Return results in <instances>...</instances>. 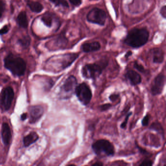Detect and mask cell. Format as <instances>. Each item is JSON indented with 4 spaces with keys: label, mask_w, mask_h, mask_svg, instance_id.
I'll use <instances>...</instances> for the list:
<instances>
[{
    "label": "cell",
    "mask_w": 166,
    "mask_h": 166,
    "mask_svg": "<svg viewBox=\"0 0 166 166\" xmlns=\"http://www.w3.org/2000/svg\"><path fill=\"white\" fill-rule=\"evenodd\" d=\"M166 77L165 75L160 73L153 80L151 86V93L153 96H157L161 94L165 86Z\"/></svg>",
    "instance_id": "9"
},
{
    "label": "cell",
    "mask_w": 166,
    "mask_h": 166,
    "mask_svg": "<svg viewBox=\"0 0 166 166\" xmlns=\"http://www.w3.org/2000/svg\"><path fill=\"white\" fill-rule=\"evenodd\" d=\"M27 6L30 7L31 10L36 13H40L43 10V7L40 2L28 1L27 3Z\"/></svg>",
    "instance_id": "16"
},
{
    "label": "cell",
    "mask_w": 166,
    "mask_h": 166,
    "mask_svg": "<svg viewBox=\"0 0 166 166\" xmlns=\"http://www.w3.org/2000/svg\"><path fill=\"white\" fill-rule=\"evenodd\" d=\"M151 129L152 130H155L157 132H159V133L162 136L164 135V132L163 127H162L161 125L158 122H155L153 123L151 127Z\"/></svg>",
    "instance_id": "20"
},
{
    "label": "cell",
    "mask_w": 166,
    "mask_h": 166,
    "mask_svg": "<svg viewBox=\"0 0 166 166\" xmlns=\"http://www.w3.org/2000/svg\"><path fill=\"white\" fill-rule=\"evenodd\" d=\"M49 1L51 2H53L56 6H61L63 7H69L68 2L66 0H49Z\"/></svg>",
    "instance_id": "21"
},
{
    "label": "cell",
    "mask_w": 166,
    "mask_h": 166,
    "mask_svg": "<svg viewBox=\"0 0 166 166\" xmlns=\"http://www.w3.org/2000/svg\"><path fill=\"white\" fill-rule=\"evenodd\" d=\"M2 138L4 145H9L11 139V132L10 128L7 123H3L2 127Z\"/></svg>",
    "instance_id": "12"
},
{
    "label": "cell",
    "mask_w": 166,
    "mask_h": 166,
    "mask_svg": "<svg viewBox=\"0 0 166 166\" xmlns=\"http://www.w3.org/2000/svg\"><path fill=\"white\" fill-rule=\"evenodd\" d=\"M90 1H97V0H90Z\"/></svg>",
    "instance_id": "35"
},
{
    "label": "cell",
    "mask_w": 166,
    "mask_h": 166,
    "mask_svg": "<svg viewBox=\"0 0 166 166\" xmlns=\"http://www.w3.org/2000/svg\"><path fill=\"white\" fill-rule=\"evenodd\" d=\"M132 113L131 112L129 113H128L127 115L126 116V117L125 118V121H123V122L122 123V124H121V128H122V129H125L126 127L128 121V120H129V117H130V116L132 115Z\"/></svg>",
    "instance_id": "24"
},
{
    "label": "cell",
    "mask_w": 166,
    "mask_h": 166,
    "mask_svg": "<svg viewBox=\"0 0 166 166\" xmlns=\"http://www.w3.org/2000/svg\"><path fill=\"white\" fill-rule=\"evenodd\" d=\"M39 139V136L35 132H32L30 134L25 136L23 139L24 146L26 147L30 146Z\"/></svg>",
    "instance_id": "14"
},
{
    "label": "cell",
    "mask_w": 166,
    "mask_h": 166,
    "mask_svg": "<svg viewBox=\"0 0 166 166\" xmlns=\"http://www.w3.org/2000/svg\"><path fill=\"white\" fill-rule=\"evenodd\" d=\"M133 67L135 69H136L137 70L140 72L141 73H144L145 72V69L144 67L142 65H140L137 62H135L133 65Z\"/></svg>",
    "instance_id": "22"
},
{
    "label": "cell",
    "mask_w": 166,
    "mask_h": 166,
    "mask_svg": "<svg viewBox=\"0 0 166 166\" xmlns=\"http://www.w3.org/2000/svg\"><path fill=\"white\" fill-rule=\"evenodd\" d=\"M18 43L24 48L29 47L31 42V38L30 36L26 35L23 37L21 39L18 40Z\"/></svg>",
    "instance_id": "18"
},
{
    "label": "cell",
    "mask_w": 166,
    "mask_h": 166,
    "mask_svg": "<svg viewBox=\"0 0 166 166\" xmlns=\"http://www.w3.org/2000/svg\"><path fill=\"white\" fill-rule=\"evenodd\" d=\"M107 65L108 61H101L97 63L87 64L82 67L81 74L85 78L95 80L101 76Z\"/></svg>",
    "instance_id": "3"
},
{
    "label": "cell",
    "mask_w": 166,
    "mask_h": 166,
    "mask_svg": "<svg viewBox=\"0 0 166 166\" xmlns=\"http://www.w3.org/2000/svg\"><path fill=\"white\" fill-rule=\"evenodd\" d=\"M42 21L46 26L50 27L52 24V18L51 15L49 13H46L45 15L42 16Z\"/></svg>",
    "instance_id": "19"
},
{
    "label": "cell",
    "mask_w": 166,
    "mask_h": 166,
    "mask_svg": "<svg viewBox=\"0 0 166 166\" xmlns=\"http://www.w3.org/2000/svg\"><path fill=\"white\" fill-rule=\"evenodd\" d=\"M119 97V94H113L112 95H110V97H109V99L111 101L114 102L116 100H117Z\"/></svg>",
    "instance_id": "29"
},
{
    "label": "cell",
    "mask_w": 166,
    "mask_h": 166,
    "mask_svg": "<svg viewBox=\"0 0 166 166\" xmlns=\"http://www.w3.org/2000/svg\"><path fill=\"white\" fill-rule=\"evenodd\" d=\"M93 166H102L103 165V164L101 162L95 163V164H93Z\"/></svg>",
    "instance_id": "34"
},
{
    "label": "cell",
    "mask_w": 166,
    "mask_h": 166,
    "mask_svg": "<svg viewBox=\"0 0 166 166\" xmlns=\"http://www.w3.org/2000/svg\"><path fill=\"white\" fill-rule=\"evenodd\" d=\"M87 19L89 22L103 26L106 19V14L102 10L94 8L87 14Z\"/></svg>",
    "instance_id": "8"
},
{
    "label": "cell",
    "mask_w": 166,
    "mask_h": 166,
    "mask_svg": "<svg viewBox=\"0 0 166 166\" xmlns=\"http://www.w3.org/2000/svg\"><path fill=\"white\" fill-rule=\"evenodd\" d=\"M5 10V4L3 2L0 1V19L2 16V14Z\"/></svg>",
    "instance_id": "27"
},
{
    "label": "cell",
    "mask_w": 166,
    "mask_h": 166,
    "mask_svg": "<svg viewBox=\"0 0 166 166\" xmlns=\"http://www.w3.org/2000/svg\"><path fill=\"white\" fill-rule=\"evenodd\" d=\"M94 153L97 156H110L115 154V148L112 143L106 139H100L92 145Z\"/></svg>",
    "instance_id": "4"
},
{
    "label": "cell",
    "mask_w": 166,
    "mask_h": 166,
    "mask_svg": "<svg viewBox=\"0 0 166 166\" xmlns=\"http://www.w3.org/2000/svg\"><path fill=\"white\" fill-rule=\"evenodd\" d=\"M77 85L76 77L74 76H69L65 81L61 87L60 97L63 99H68L75 93V89Z\"/></svg>",
    "instance_id": "6"
},
{
    "label": "cell",
    "mask_w": 166,
    "mask_h": 166,
    "mask_svg": "<svg viewBox=\"0 0 166 166\" xmlns=\"http://www.w3.org/2000/svg\"><path fill=\"white\" fill-rule=\"evenodd\" d=\"M21 118V119L22 121H25V120H26V118H27V115H26V113H23V114H22Z\"/></svg>",
    "instance_id": "32"
},
{
    "label": "cell",
    "mask_w": 166,
    "mask_h": 166,
    "mask_svg": "<svg viewBox=\"0 0 166 166\" xmlns=\"http://www.w3.org/2000/svg\"><path fill=\"white\" fill-rule=\"evenodd\" d=\"M150 116L147 114L143 117L142 121V125L143 126L145 127L148 126V122H149V121H150Z\"/></svg>",
    "instance_id": "23"
},
{
    "label": "cell",
    "mask_w": 166,
    "mask_h": 166,
    "mask_svg": "<svg viewBox=\"0 0 166 166\" xmlns=\"http://www.w3.org/2000/svg\"><path fill=\"white\" fill-rule=\"evenodd\" d=\"M153 162L150 159H145L140 164V166H152Z\"/></svg>",
    "instance_id": "25"
},
{
    "label": "cell",
    "mask_w": 166,
    "mask_h": 166,
    "mask_svg": "<svg viewBox=\"0 0 166 166\" xmlns=\"http://www.w3.org/2000/svg\"><path fill=\"white\" fill-rule=\"evenodd\" d=\"M82 49L83 52L86 53H89L91 52L98 51L101 48V45L97 42L85 43L82 45Z\"/></svg>",
    "instance_id": "13"
},
{
    "label": "cell",
    "mask_w": 166,
    "mask_h": 166,
    "mask_svg": "<svg viewBox=\"0 0 166 166\" xmlns=\"http://www.w3.org/2000/svg\"><path fill=\"white\" fill-rule=\"evenodd\" d=\"M132 54V52L131 51H129L126 54V55H125V57H127L128 58V57H129V56H131Z\"/></svg>",
    "instance_id": "33"
},
{
    "label": "cell",
    "mask_w": 166,
    "mask_h": 166,
    "mask_svg": "<svg viewBox=\"0 0 166 166\" xmlns=\"http://www.w3.org/2000/svg\"><path fill=\"white\" fill-rule=\"evenodd\" d=\"M160 14L163 17H164V18H166V6H164L163 7H162L160 10Z\"/></svg>",
    "instance_id": "31"
},
{
    "label": "cell",
    "mask_w": 166,
    "mask_h": 166,
    "mask_svg": "<svg viewBox=\"0 0 166 166\" xmlns=\"http://www.w3.org/2000/svg\"><path fill=\"white\" fill-rule=\"evenodd\" d=\"M43 113V108L40 105L33 106L30 107V123H35L42 117Z\"/></svg>",
    "instance_id": "10"
},
{
    "label": "cell",
    "mask_w": 166,
    "mask_h": 166,
    "mask_svg": "<svg viewBox=\"0 0 166 166\" xmlns=\"http://www.w3.org/2000/svg\"><path fill=\"white\" fill-rule=\"evenodd\" d=\"M17 21L20 27L24 28H27L28 26V21L26 12L22 11L19 13Z\"/></svg>",
    "instance_id": "15"
},
{
    "label": "cell",
    "mask_w": 166,
    "mask_h": 166,
    "mask_svg": "<svg viewBox=\"0 0 166 166\" xmlns=\"http://www.w3.org/2000/svg\"><path fill=\"white\" fill-rule=\"evenodd\" d=\"M111 106V104L106 103V104H103V105L100 106V109L101 111H106V110L110 109V108Z\"/></svg>",
    "instance_id": "26"
},
{
    "label": "cell",
    "mask_w": 166,
    "mask_h": 166,
    "mask_svg": "<svg viewBox=\"0 0 166 166\" xmlns=\"http://www.w3.org/2000/svg\"><path fill=\"white\" fill-rule=\"evenodd\" d=\"M4 65L15 76L20 77L25 74L26 68V62L22 58L10 54L4 60Z\"/></svg>",
    "instance_id": "2"
},
{
    "label": "cell",
    "mask_w": 166,
    "mask_h": 166,
    "mask_svg": "<svg viewBox=\"0 0 166 166\" xmlns=\"http://www.w3.org/2000/svg\"><path fill=\"white\" fill-rule=\"evenodd\" d=\"M69 1L75 6H79L81 3V0H69Z\"/></svg>",
    "instance_id": "30"
},
{
    "label": "cell",
    "mask_w": 166,
    "mask_h": 166,
    "mask_svg": "<svg viewBox=\"0 0 166 166\" xmlns=\"http://www.w3.org/2000/svg\"><path fill=\"white\" fill-rule=\"evenodd\" d=\"M164 54L163 51L159 49L154 50L153 55V62L156 63H161L164 60Z\"/></svg>",
    "instance_id": "17"
},
{
    "label": "cell",
    "mask_w": 166,
    "mask_h": 166,
    "mask_svg": "<svg viewBox=\"0 0 166 166\" xmlns=\"http://www.w3.org/2000/svg\"><path fill=\"white\" fill-rule=\"evenodd\" d=\"M9 31V28L7 26H4V27L0 30V35H2L4 34H6Z\"/></svg>",
    "instance_id": "28"
},
{
    "label": "cell",
    "mask_w": 166,
    "mask_h": 166,
    "mask_svg": "<svg viewBox=\"0 0 166 166\" xmlns=\"http://www.w3.org/2000/svg\"><path fill=\"white\" fill-rule=\"evenodd\" d=\"M75 93L78 101L84 106L88 105L92 98L91 89L85 82H82L77 86Z\"/></svg>",
    "instance_id": "5"
},
{
    "label": "cell",
    "mask_w": 166,
    "mask_h": 166,
    "mask_svg": "<svg viewBox=\"0 0 166 166\" xmlns=\"http://www.w3.org/2000/svg\"><path fill=\"white\" fill-rule=\"evenodd\" d=\"M149 33L144 28H135L129 32L125 40L128 45L133 48H138L147 42Z\"/></svg>",
    "instance_id": "1"
},
{
    "label": "cell",
    "mask_w": 166,
    "mask_h": 166,
    "mask_svg": "<svg viewBox=\"0 0 166 166\" xmlns=\"http://www.w3.org/2000/svg\"><path fill=\"white\" fill-rule=\"evenodd\" d=\"M125 77L129 81L131 85L132 86L137 85L140 84L142 81L140 75L132 70L128 71L125 74Z\"/></svg>",
    "instance_id": "11"
},
{
    "label": "cell",
    "mask_w": 166,
    "mask_h": 166,
    "mask_svg": "<svg viewBox=\"0 0 166 166\" xmlns=\"http://www.w3.org/2000/svg\"><path fill=\"white\" fill-rule=\"evenodd\" d=\"M14 97V92L11 87L4 88L0 95V107L5 111L10 108Z\"/></svg>",
    "instance_id": "7"
}]
</instances>
